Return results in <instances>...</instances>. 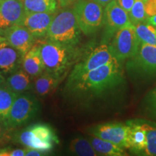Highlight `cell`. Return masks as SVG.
Returning a JSON list of instances; mask_svg holds the SVG:
<instances>
[{
  "instance_id": "cell-10",
  "label": "cell",
  "mask_w": 156,
  "mask_h": 156,
  "mask_svg": "<svg viewBox=\"0 0 156 156\" xmlns=\"http://www.w3.org/2000/svg\"><path fill=\"white\" fill-rule=\"evenodd\" d=\"M116 58H114L109 50L108 45L106 44H101L100 46L95 48L89 55L84 59L77 62L74 66L73 70L69 77L82 75L87 73L91 70L95 69L101 66L107 64Z\"/></svg>"
},
{
  "instance_id": "cell-31",
  "label": "cell",
  "mask_w": 156,
  "mask_h": 156,
  "mask_svg": "<svg viewBox=\"0 0 156 156\" xmlns=\"http://www.w3.org/2000/svg\"><path fill=\"white\" fill-rule=\"evenodd\" d=\"M27 147L18 148V149H12L9 152V156H26Z\"/></svg>"
},
{
  "instance_id": "cell-36",
  "label": "cell",
  "mask_w": 156,
  "mask_h": 156,
  "mask_svg": "<svg viewBox=\"0 0 156 156\" xmlns=\"http://www.w3.org/2000/svg\"><path fill=\"white\" fill-rule=\"evenodd\" d=\"M90 1H93V2H97L98 4H100L103 6V7H105L107 4L110 2L112 0H90Z\"/></svg>"
},
{
  "instance_id": "cell-5",
  "label": "cell",
  "mask_w": 156,
  "mask_h": 156,
  "mask_svg": "<svg viewBox=\"0 0 156 156\" xmlns=\"http://www.w3.org/2000/svg\"><path fill=\"white\" fill-rule=\"evenodd\" d=\"M73 9L78 26L85 36L95 34L103 25L104 9L100 4L90 0H77Z\"/></svg>"
},
{
  "instance_id": "cell-11",
  "label": "cell",
  "mask_w": 156,
  "mask_h": 156,
  "mask_svg": "<svg viewBox=\"0 0 156 156\" xmlns=\"http://www.w3.org/2000/svg\"><path fill=\"white\" fill-rule=\"evenodd\" d=\"M129 126L126 123L110 122L98 124L89 129L91 135L107 140L121 147L127 149V136Z\"/></svg>"
},
{
  "instance_id": "cell-30",
  "label": "cell",
  "mask_w": 156,
  "mask_h": 156,
  "mask_svg": "<svg viewBox=\"0 0 156 156\" xmlns=\"http://www.w3.org/2000/svg\"><path fill=\"white\" fill-rule=\"evenodd\" d=\"M116 2L122 8L129 12L135 2V0H116Z\"/></svg>"
},
{
  "instance_id": "cell-12",
  "label": "cell",
  "mask_w": 156,
  "mask_h": 156,
  "mask_svg": "<svg viewBox=\"0 0 156 156\" xmlns=\"http://www.w3.org/2000/svg\"><path fill=\"white\" fill-rule=\"evenodd\" d=\"M25 15L20 0H0V32L20 25Z\"/></svg>"
},
{
  "instance_id": "cell-4",
  "label": "cell",
  "mask_w": 156,
  "mask_h": 156,
  "mask_svg": "<svg viewBox=\"0 0 156 156\" xmlns=\"http://www.w3.org/2000/svg\"><path fill=\"white\" fill-rule=\"evenodd\" d=\"M64 7L55 13L46 38L51 41L77 46L80 41L81 30L76 20L73 9Z\"/></svg>"
},
{
  "instance_id": "cell-29",
  "label": "cell",
  "mask_w": 156,
  "mask_h": 156,
  "mask_svg": "<svg viewBox=\"0 0 156 156\" xmlns=\"http://www.w3.org/2000/svg\"><path fill=\"white\" fill-rule=\"evenodd\" d=\"M9 131L10 129L7 126L5 121L0 118V143L5 140L6 137H7Z\"/></svg>"
},
{
  "instance_id": "cell-7",
  "label": "cell",
  "mask_w": 156,
  "mask_h": 156,
  "mask_svg": "<svg viewBox=\"0 0 156 156\" xmlns=\"http://www.w3.org/2000/svg\"><path fill=\"white\" fill-rule=\"evenodd\" d=\"M126 69L132 78L151 79L156 77V46L141 44L137 53L129 58Z\"/></svg>"
},
{
  "instance_id": "cell-17",
  "label": "cell",
  "mask_w": 156,
  "mask_h": 156,
  "mask_svg": "<svg viewBox=\"0 0 156 156\" xmlns=\"http://www.w3.org/2000/svg\"><path fill=\"white\" fill-rule=\"evenodd\" d=\"M21 67L33 79L45 71L41 54V45L38 40L30 49L23 55Z\"/></svg>"
},
{
  "instance_id": "cell-2",
  "label": "cell",
  "mask_w": 156,
  "mask_h": 156,
  "mask_svg": "<svg viewBox=\"0 0 156 156\" xmlns=\"http://www.w3.org/2000/svg\"><path fill=\"white\" fill-rule=\"evenodd\" d=\"M41 45V54L45 71L57 76H65L67 70L80 56L77 46L62 44L48 40L37 39Z\"/></svg>"
},
{
  "instance_id": "cell-25",
  "label": "cell",
  "mask_w": 156,
  "mask_h": 156,
  "mask_svg": "<svg viewBox=\"0 0 156 156\" xmlns=\"http://www.w3.org/2000/svg\"><path fill=\"white\" fill-rule=\"evenodd\" d=\"M134 30L140 44L156 46V27L142 23L134 25Z\"/></svg>"
},
{
  "instance_id": "cell-20",
  "label": "cell",
  "mask_w": 156,
  "mask_h": 156,
  "mask_svg": "<svg viewBox=\"0 0 156 156\" xmlns=\"http://www.w3.org/2000/svg\"><path fill=\"white\" fill-rule=\"evenodd\" d=\"M89 140L90 142L93 147L98 154V155L105 156H125L127 153L125 149L119 146L115 145L112 142L107 140L101 139L97 136H90Z\"/></svg>"
},
{
  "instance_id": "cell-19",
  "label": "cell",
  "mask_w": 156,
  "mask_h": 156,
  "mask_svg": "<svg viewBox=\"0 0 156 156\" xmlns=\"http://www.w3.org/2000/svg\"><path fill=\"white\" fill-rule=\"evenodd\" d=\"M33 78L23 68H20L5 80V85L17 94L27 92L33 88Z\"/></svg>"
},
{
  "instance_id": "cell-38",
  "label": "cell",
  "mask_w": 156,
  "mask_h": 156,
  "mask_svg": "<svg viewBox=\"0 0 156 156\" xmlns=\"http://www.w3.org/2000/svg\"><path fill=\"white\" fill-rule=\"evenodd\" d=\"M155 33H156V30H155Z\"/></svg>"
},
{
  "instance_id": "cell-22",
  "label": "cell",
  "mask_w": 156,
  "mask_h": 156,
  "mask_svg": "<svg viewBox=\"0 0 156 156\" xmlns=\"http://www.w3.org/2000/svg\"><path fill=\"white\" fill-rule=\"evenodd\" d=\"M145 132L147 144L143 155L156 156V122L145 119H136Z\"/></svg>"
},
{
  "instance_id": "cell-23",
  "label": "cell",
  "mask_w": 156,
  "mask_h": 156,
  "mask_svg": "<svg viewBox=\"0 0 156 156\" xmlns=\"http://www.w3.org/2000/svg\"><path fill=\"white\" fill-rule=\"evenodd\" d=\"M68 150L70 153L81 156H98L89 140L83 137H76L70 141Z\"/></svg>"
},
{
  "instance_id": "cell-35",
  "label": "cell",
  "mask_w": 156,
  "mask_h": 156,
  "mask_svg": "<svg viewBox=\"0 0 156 156\" xmlns=\"http://www.w3.org/2000/svg\"><path fill=\"white\" fill-rule=\"evenodd\" d=\"M146 23L156 27V15L151 17H147V20H146Z\"/></svg>"
},
{
  "instance_id": "cell-33",
  "label": "cell",
  "mask_w": 156,
  "mask_h": 156,
  "mask_svg": "<svg viewBox=\"0 0 156 156\" xmlns=\"http://www.w3.org/2000/svg\"><path fill=\"white\" fill-rule=\"evenodd\" d=\"M44 155H46V153H42V152L39 151H37L36 149H32V148L27 147L26 156H39Z\"/></svg>"
},
{
  "instance_id": "cell-1",
  "label": "cell",
  "mask_w": 156,
  "mask_h": 156,
  "mask_svg": "<svg viewBox=\"0 0 156 156\" xmlns=\"http://www.w3.org/2000/svg\"><path fill=\"white\" fill-rule=\"evenodd\" d=\"M124 81L123 68L120 62L114 59L87 73L69 77L64 91L74 98H98L115 90Z\"/></svg>"
},
{
  "instance_id": "cell-3",
  "label": "cell",
  "mask_w": 156,
  "mask_h": 156,
  "mask_svg": "<svg viewBox=\"0 0 156 156\" xmlns=\"http://www.w3.org/2000/svg\"><path fill=\"white\" fill-rule=\"evenodd\" d=\"M12 140L25 147L36 149L42 153H50L59 143L54 129L48 124L37 123L15 132Z\"/></svg>"
},
{
  "instance_id": "cell-26",
  "label": "cell",
  "mask_w": 156,
  "mask_h": 156,
  "mask_svg": "<svg viewBox=\"0 0 156 156\" xmlns=\"http://www.w3.org/2000/svg\"><path fill=\"white\" fill-rule=\"evenodd\" d=\"M145 0H135V2L128 12L130 20L134 25L146 22L147 16L145 12Z\"/></svg>"
},
{
  "instance_id": "cell-28",
  "label": "cell",
  "mask_w": 156,
  "mask_h": 156,
  "mask_svg": "<svg viewBox=\"0 0 156 156\" xmlns=\"http://www.w3.org/2000/svg\"><path fill=\"white\" fill-rule=\"evenodd\" d=\"M145 9L147 17L156 15V0H145Z\"/></svg>"
},
{
  "instance_id": "cell-21",
  "label": "cell",
  "mask_w": 156,
  "mask_h": 156,
  "mask_svg": "<svg viewBox=\"0 0 156 156\" xmlns=\"http://www.w3.org/2000/svg\"><path fill=\"white\" fill-rule=\"evenodd\" d=\"M25 13L57 12L58 6L56 0H20Z\"/></svg>"
},
{
  "instance_id": "cell-37",
  "label": "cell",
  "mask_w": 156,
  "mask_h": 156,
  "mask_svg": "<svg viewBox=\"0 0 156 156\" xmlns=\"http://www.w3.org/2000/svg\"><path fill=\"white\" fill-rule=\"evenodd\" d=\"M5 83V79L2 74L0 73V85Z\"/></svg>"
},
{
  "instance_id": "cell-15",
  "label": "cell",
  "mask_w": 156,
  "mask_h": 156,
  "mask_svg": "<svg viewBox=\"0 0 156 156\" xmlns=\"http://www.w3.org/2000/svg\"><path fill=\"white\" fill-rule=\"evenodd\" d=\"M23 54L12 46L5 37L0 35V73L9 75L20 69Z\"/></svg>"
},
{
  "instance_id": "cell-6",
  "label": "cell",
  "mask_w": 156,
  "mask_h": 156,
  "mask_svg": "<svg viewBox=\"0 0 156 156\" xmlns=\"http://www.w3.org/2000/svg\"><path fill=\"white\" fill-rule=\"evenodd\" d=\"M41 105L36 96L28 93L17 95L6 119L9 129H15L34 119L40 112Z\"/></svg>"
},
{
  "instance_id": "cell-8",
  "label": "cell",
  "mask_w": 156,
  "mask_h": 156,
  "mask_svg": "<svg viewBox=\"0 0 156 156\" xmlns=\"http://www.w3.org/2000/svg\"><path fill=\"white\" fill-rule=\"evenodd\" d=\"M140 45L134 25H132L117 30L111 40L108 48L114 58L121 62L135 56Z\"/></svg>"
},
{
  "instance_id": "cell-24",
  "label": "cell",
  "mask_w": 156,
  "mask_h": 156,
  "mask_svg": "<svg viewBox=\"0 0 156 156\" xmlns=\"http://www.w3.org/2000/svg\"><path fill=\"white\" fill-rule=\"evenodd\" d=\"M17 95L6 86L5 83L0 85V118L6 121Z\"/></svg>"
},
{
  "instance_id": "cell-18",
  "label": "cell",
  "mask_w": 156,
  "mask_h": 156,
  "mask_svg": "<svg viewBox=\"0 0 156 156\" xmlns=\"http://www.w3.org/2000/svg\"><path fill=\"white\" fill-rule=\"evenodd\" d=\"M64 76H57L44 71L41 75L34 78V87L35 93L39 97H46L51 94Z\"/></svg>"
},
{
  "instance_id": "cell-32",
  "label": "cell",
  "mask_w": 156,
  "mask_h": 156,
  "mask_svg": "<svg viewBox=\"0 0 156 156\" xmlns=\"http://www.w3.org/2000/svg\"><path fill=\"white\" fill-rule=\"evenodd\" d=\"M56 1L57 2L59 7L64 8V7H68L73 5L77 0H56Z\"/></svg>"
},
{
  "instance_id": "cell-9",
  "label": "cell",
  "mask_w": 156,
  "mask_h": 156,
  "mask_svg": "<svg viewBox=\"0 0 156 156\" xmlns=\"http://www.w3.org/2000/svg\"><path fill=\"white\" fill-rule=\"evenodd\" d=\"M104 36L101 44H108L117 30L124 27L134 25L130 20L128 12L122 8L116 0H112L105 6Z\"/></svg>"
},
{
  "instance_id": "cell-16",
  "label": "cell",
  "mask_w": 156,
  "mask_h": 156,
  "mask_svg": "<svg viewBox=\"0 0 156 156\" xmlns=\"http://www.w3.org/2000/svg\"><path fill=\"white\" fill-rule=\"evenodd\" d=\"M126 123L129 126L126 136L127 149L132 154L142 155L147 144L145 131L136 119L127 121Z\"/></svg>"
},
{
  "instance_id": "cell-27",
  "label": "cell",
  "mask_w": 156,
  "mask_h": 156,
  "mask_svg": "<svg viewBox=\"0 0 156 156\" xmlns=\"http://www.w3.org/2000/svg\"><path fill=\"white\" fill-rule=\"evenodd\" d=\"M143 101L148 116L156 119V85L146 95Z\"/></svg>"
},
{
  "instance_id": "cell-13",
  "label": "cell",
  "mask_w": 156,
  "mask_h": 156,
  "mask_svg": "<svg viewBox=\"0 0 156 156\" xmlns=\"http://www.w3.org/2000/svg\"><path fill=\"white\" fill-rule=\"evenodd\" d=\"M0 35L5 37L12 46L23 55L36 44L37 39L28 29L21 25H17L1 31Z\"/></svg>"
},
{
  "instance_id": "cell-34",
  "label": "cell",
  "mask_w": 156,
  "mask_h": 156,
  "mask_svg": "<svg viewBox=\"0 0 156 156\" xmlns=\"http://www.w3.org/2000/svg\"><path fill=\"white\" fill-rule=\"evenodd\" d=\"M11 148L9 147L0 148V156H9Z\"/></svg>"
},
{
  "instance_id": "cell-14",
  "label": "cell",
  "mask_w": 156,
  "mask_h": 156,
  "mask_svg": "<svg viewBox=\"0 0 156 156\" xmlns=\"http://www.w3.org/2000/svg\"><path fill=\"white\" fill-rule=\"evenodd\" d=\"M56 12L25 13L20 25L30 31L36 39L46 38L50 24Z\"/></svg>"
}]
</instances>
